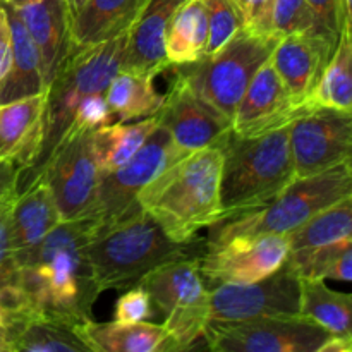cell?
I'll return each instance as SVG.
<instances>
[{
	"mask_svg": "<svg viewBox=\"0 0 352 352\" xmlns=\"http://www.w3.org/2000/svg\"><path fill=\"white\" fill-rule=\"evenodd\" d=\"M93 232L88 217L62 220L52 229L19 263L21 305L74 327L89 322L102 294L88 254Z\"/></svg>",
	"mask_w": 352,
	"mask_h": 352,
	"instance_id": "6da1fadb",
	"label": "cell"
},
{
	"mask_svg": "<svg viewBox=\"0 0 352 352\" xmlns=\"http://www.w3.org/2000/svg\"><path fill=\"white\" fill-rule=\"evenodd\" d=\"M222 164L220 148L191 151L144 186L138 201L174 241L195 239L199 229L223 219L220 205Z\"/></svg>",
	"mask_w": 352,
	"mask_h": 352,
	"instance_id": "7a4b0ae2",
	"label": "cell"
},
{
	"mask_svg": "<svg viewBox=\"0 0 352 352\" xmlns=\"http://www.w3.org/2000/svg\"><path fill=\"white\" fill-rule=\"evenodd\" d=\"M206 239L174 241L146 212L96 234L88 254L100 291H126L140 284L150 272L179 260L201 258Z\"/></svg>",
	"mask_w": 352,
	"mask_h": 352,
	"instance_id": "3957f363",
	"label": "cell"
},
{
	"mask_svg": "<svg viewBox=\"0 0 352 352\" xmlns=\"http://www.w3.org/2000/svg\"><path fill=\"white\" fill-rule=\"evenodd\" d=\"M291 126L256 138L229 134L223 155L220 205L223 219L274 201L296 177Z\"/></svg>",
	"mask_w": 352,
	"mask_h": 352,
	"instance_id": "277c9868",
	"label": "cell"
},
{
	"mask_svg": "<svg viewBox=\"0 0 352 352\" xmlns=\"http://www.w3.org/2000/svg\"><path fill=\"white\" fill-rule=\"evenodd\" d=\"M129 31L89 47L72 48L47 88L43 143L33 167L21 172L19 191L33 182L55 148L60 144L82 98L105 93L117 72L122 71Z\"/></svg>",
	"mask_w": 352,
	"mask_h": 352,
	"instance_id": "5b68a950",
	"label": "cell"
},
{
	"mask_svg": "<svg viewBox=\"0 0 352 352\" xmlns=\"http://www.w3.org/2000/svg\"><path fill=\"white\" fill-rule=\"evenodd\" d=\"M352 195V164L296 177L274 201L260 208L227 217L210 227L206 244L234 236L291 234L308 220Z\"/></svg>",
	"mask_w": 352,
	"mask_h": 352,
	"instance_id": "8992f818",
	"label": "cell"
},
{
	"mask_svg": "<svg viewBox=\"0 0 352 352\" xmlns=\"http://www.w3.org/2000/svg\"><path fill=\"white\" fill-rule=\"evenodd\" d=\"M277 41V38L241 30L219 52L203 55L192 64L175 65L174 71L199 98L232 122L248 86L270 58Z\"/></svg>",
	"mask_w": 352,
	"mask_h": 352,
	"instance_id": "52a82bcc",
	"label": "cell"
},
{
	"mask_svg": "<svg viewBox=\"0 0 352 352\" xmlns=\"http://www.w3.org/2000/svg\"><path fill=\"white\" fill-rule=\"evenodd\" d=\"M184 155L188 151L179 148L168 131L158 124L129 162L100 177L91 206L82 215L95 226L93 237L143 212L138 201L141 189Z\"/></svg>",
	"mask_w": 352,
	"mask_h": 352,
	"instance_id": "ba28073f",
	"label": "cell"
},
{
	"mask_svg": "<svg viewBox=\"0 0 352 352\" xmlns=\"http://www.w3.org/2000/svg\"><path fill=\"white\" fill-rule=\"evenodd\" d=\"M150 294L162 325L168 330L174 352L191 351L205 340L210 322V289L199 268V258L172 261L150 272L140 282Z\"/></svg>",
	"mask_w": 352,
	"mask_h": 352,
	"instance_id": "9c48e42d",
	"label": "cell"
},
{
	"mask_svg": "<svg viewBox=\"0 0 352 352\" xmlns=\"http://www.w3.org/2000/svg\"><path fill=\"white\" fill-rule=\"evenodd\" d=\"M330 337L302 315L210 320L205 329L206 347L219 352H318Z\"/></svg>",
	"mask_w": 352,
	"mask_h": 352,
	"instance_id": "30bf717a",
	"label": "cell"
},
{
	"mask_svg": "<svg viewBox=\"0 0 352 352\" xmlns=\"http://www.w3.org/2000/svg\"><path fill=\"white\" fill-rule=\"evenodd\" d=\"M291 241L287 234L234 236L217 244H206L199 268L206 282L251 284L280 270L289 260Z\"/></svg>",
	"mask_w": 352,
	"mask_h": 352,
	"instance_id": "8fae6325",
	"label": "cell"
},
{
	"mask_svg": "<svg viewBox=\"0 0 352 352\" xmlns=\"http://www.w3.org/2000/svg\"><path fill=\"white\" fill-rule=\"evenodd\" d=\"M292 315H301V277L289 261L261 280L219 284L210 289V320L234 322Z\"/></svg>",
	"mask_w": 352,
	"mask_h": 352,
	"instance_id": "7c38bea8",
	"label": "cell"
},
{
	"mask_svg": "<svg viewBox=\"0 0 352 352\" xmlns=\"http://www.w3.org/2000/svg\"><path fill=\"white\" fill-rule=\"evenodd\" d=\"M298 177L352 164V112L316 105L291 124Z\"/></svg>",
	"mask_w": 352,
	"mask_h": 352,
	"instance_id": "4fadbf2b",
	"label": "cell"
},
{
	"mask_svg": "<svg viewBox=\"0 0 352 352\" xmlns=\"http://www.w3.org/2000/svg\"><path fill=\"white\" fill-rule=\"evenodd\" d=\"M91 133L65 134L36 175L52 189L62 220L85 215L96 195L102 172L93 155Z\"/></svg>",
	"mask_w": 352,
	"mask_h": 352,
	"instance_id": "5bb4252c",
	"label": "cell"
},
{
	"mask_svg": "<svg viewBox=\"0 0 352 352\" xmlns=\"http://www.w3.org/2000/svg\"><path fill=\"white\" fill-rule=\"evenodd\" d=\"M157 117L174 143L188 153L208 146L220 148L232 133L230 120L199 98L177 74Z\"/></svg>",
	"mask_w": 352,
	"mask_h": 352,
	"instance_id": "9a60e30c",
	"label": "cell"
},
{
	"mask_svg": "<svg viewBox=\"0 0 352 352\" xmlns=\"http://www.w3.org/2000/svg\"><path fill=\"white\" fill-rule=\"evenodd\" d=\"M309 109L313 107L299 105L292 98L268 58L258 69L237 105L230 129L239 138L263 136L291 126Z\"/></svg>",
	"mask_w": 352,
	"mask_h": 352,
	"instance_id": "2e32d148",
	"label": "cell"
},
{
	"mask_svg": "<svg viewBox=\"0 0 352 352\" xmlns=\"http://www.w3.org/2000/svg\"><path fill=\"white\" fill-rule=\"evenodd\" d=\"M336 47L316 33L287 34L277 41L270 62L299 105L313 107V91Z\"/></svg>",
	"mask_w": 352,
	"mask_h": 352,
	"instance_id": "e0dca14e",
	"label": "cell"
},
{
	"mask_svg": "<svg viewBox=\"0 0 352 352\" xmlns=\"http://www.w3.org/2000/svg\"><path fill=\"white\" fill-rule=\"evenodd\" d=\"M0 352H91L78 327L31 311L26 306L6 309Z\"/></svg>",
	"mask_w": 352,
	"mask_h": 352,
	"instance_id": "ac0fdd59",
	"label": "cell"
},
{
	"mask_svg": "<svg viewBox=\"0 0 352 352\" xmlns=\"http://www.w3.org/2000/svg\"><path fill=\"white\" fill-rule=\"evenodd\" d=\"M47 91L0 105V160L33 167L43 143Z\"/></svg>",
	"mask_w": 352,
	"mask_h": 352,
	"instance_id": "d6986e66",
	"label": "cell"
},
{
	"mask_svg": "<svg viewBox=\"0 0 352 352\" xmlns=\"http://www.w3.org/2000/svg\"><path fill=\"white\" fill-rule=\"evenodd\" d=\"M40 52L45 82H52L72 50V9L69 0H38L16 9Z\"/></svg>",
	"mask_w": 352,
	"mask_h": 352,
	"instance_id": "ffe728a7",
	"label": "cell"
},
{
	"mask_svg": "<svg viewBox=\"0 0 352 352\" xmlns=\"http://www.w3.org/2000/svg\"><path fill=\"white\" fill-rule=\"evenodd\" d=\"M62 222L52 189L41 177L21 189L9 212V237L17 265Z\"/></svg>",
	"mask_w": 352,
	"mask_h": 352,
	"instance_id": "44dd1931",
	"label": "cell"
},
{
	"mask_svg": "<svg viewBox=\"0 0 352 352\" xmlns=\"http://www.w3.org/2000/svg\"><path fill=\"white\" fill-rule=\"evenodd\" d=\"M184 2L188 0H148L129 31L122 71L155 78L170 67L165 55V31Z\"/></svg>",
	"mask_w": 352,
	"mask_h": 352,
	"instance_id": "7402d4cb",
	"label": "cell"
},
{
	"mask_svg": "<svg viewBox=\"0 0 352 352\" xmlns=\"http://www.w3.org/2000/svg\"><path fill=\"white\" fill-rule=\"evenodd\" d=\"M91 352H174V342L164 325L150 322L95 323L78 327Z\"/></svg>",
	"mask_w": 352,
	"mask_h": 352,
	"instance_id": "603a6c76",
	"label": "cell"
},
{
	"mask_svg": "<svg viewBox=\"0 0 352 352\" xmlns=\"http://www.w3.org/2000/svg\"><path fill=\"white\" fill-rule=\"evenodd\" d=\"M148 0H86L72 16V48L89 47L131 31Z\"/></svg>",
	"mask_w": 352,
	"mask_h": 352,
	"instance_id": "cb8c5ba5",
	"label": "cell"
},
{
	"mask_svg": "<svg viewBox=\"0 0 352 352\" xmlns=\"http://www.w3.org/2000/svg\"><path fill=\"white\" fill-rule=\"evenodd\" d=\"M6 10L12 33V64L6 81L0 86V105L47 91L43 64L36 45L31 40L16 9L6 6Z\"/></svg>",
	"mask_w": 352,
	"mask_h": 352,
	"instance_id": "d4e9b609",
	"label": "cell"
},
{
	"mask_svg": "<svg viewBox=\"0 0 352 352\" xmlns=\"http://www.w3.org/2000/svg\"><path fill=\"white\" fill-rule=\"evenodd\" d=\"M208 19L201 0H188L174 14L165 31V55L170 64H192L206 54Z\"/></svg>",
	"mask_w": 352,
	"mask_h": 352,
	"instance_id": "484cf974",
	"label": "cell"
},
{
	"mask_svg": "<svg viewBox=\"0 0 352 352\" xmlns=\"http://www.w3.org/2000/svg\"><path fill=\"white\" fill-rule=\"evenodd\" d=\"M157 126L158 117L153 116L134 120L133 124H107L93 131L91 148L102 175L117 170L126 162H129Z\"/></svg>",
	"mask_w": 352,
	"mask_h": 352,
	"instance_id": "4316f807",
	"label": "cell"
},
{
	"mask_svg": "<svg viewBox=\"0 0 352 352\" xmlns=\"http://www.w3.org/2000/svg\"><path fill=\"white\" fill-rule=\"evenodd\" d=\"M153 76L119 71L105 91L107 103L117 122L146 119L160 112L165 96L157 91Z\"/></svg>",
	"mask_w": 352,
	"mask_h": 352,
	"instance_id": "83f0119b",
	"label": "cell"
},
{
	"mask_svg": "<svg viewBox=\"0 0 352 352\" xmlns=\"http://www.w3.org/2000/svg\"><path fill=\"white\" fill-rule=\"evenodd\" d=\"M301 315L322 325L330 336L352 340V294L333 291L325 280L301 278Z\"/></svg>",
	"mask_w": 352,
	"mask_h": 352,
	"instance_id": "f1b7e54d",
	"label": "cell"
},
{
	"mask_svg": "<svg viewBox=\"0 0 352 352\" xmlns=\"http://www.w3.org/2000/svg\"><path fill=\"white\" fill-rule=\"evenodd\" d=\"M289 263L301 278L352 282V241H337L309 250L291 251Z\"/></svg>",
	"mask_w": 352,
	"mask_h": 352,
	"instance_id": "f546056e",
	"label": "cell"
},
{
	"mask_svg": "<svg viewBox=\"0 0 352 352\" xmlns=\"http://www.w3.org/2000/svg\"><path fill=\"white\" fill-rule=\"evenodd\" d=\"M311 103L313 107H332L352 112V40L346 34H340L332 58L313 91Z\"/></svg>",
	"mask_w": 352,
	"mask_h": 352,
	"instance_id": "4dcf8cb0",
	"label": "cell"
},
{
	"mask_svg": "<svg viewBox=\"0 0 352 352\" xmlns=\"http://www.w3.org/2000/svg\"><path fill=\"white\" fill-rule=\"evenodd\" d=\"M287 236L291 251L309 250L337 241H352V195L313 217Z\"/></svg>",
	"mask_w": 352,
	"mask_h": 352,
	"instance_id": "1f68e13d",
	"label": "cell"
},
{
	"mask_svg": "<svg viewBox=\"0 0 352 352\" xmlns=\"http://www.w3.org/2000/svg\"><path fill=\"white\" fill-rule=\"evenodd\" d=\"M14 199L0 205V302L3 309L21 305L19 265L14 258L9 237V212Z\"/></svg>",
	"mask_w": 352,
	"mask_h": 352,
	"instance_id": "d6a6232c",
	"label": "cell"
},
{
	"mask_svg": "<svg viewBox=\"0 0 352 352\" xmlns=\"http://www.w3.org/2000/svg\"><path fill=\"white\" fill-rule=\"evenodd\" d=\"M208 19V47L205 55L219 52L241 31L239 17L230 0H201Z\"/></svg>",
	"mask_w": 352,
	"mask_h": 352,
	"instance_id": "836d02e7",
	"label": "cell"
},
{
	"mask_svg": "<svg viewBox=\"0 0 352 352\" xmlns=\"http://www.w3.org/2000/svg\"><path fill=\"white\" fill-rule=\"evenodd\" d=\"M272 33L284 38L294 33H313V16L308 0H275Z\"/></svg>",
	"mask_w": 352,
	"mask_h": 352,
	"instance_id": "e575fe53",
	"label": "cell"
},
{
	"mask_svg": "<svg viewBox=\"0 0 352 352\" xmlns=\"http://www.w3.org/2000/svg\"><path fill=\"white\" fill-rule=\"evenodd\" d=\"M112 120L113 116L109 109V103H107L105 93H93V95L82 98V102L79 103L67 133H91L98 127L107 126Z\"/></svg>",
	"mask_w": 352,
	"mask_h": 352,
	"instance_id": "d590c367",
	"label": "cell"
},
{
	"mask_svg": "<svg viewBox=\"0 0 352 352\" xmlns=\"http://www.w3.org/2000/svg\"><path fill=\"white\" fill-rule=\"evenodd\" d=\"M230 3L239 17L241 30L260 36L275 38L272 33L275 0H230Z\"/></svg>",
	"mask_w": 352,
	"mask_h": 352,
	"instance_id": "8d00e7d4",
	"label": "cell"
},
{
	"mask_svg": "<svg viewBox=\"0 0 352 352\" xmlns=\"http://www.w3.org/2000/svg\"><path fill=\"white\" fill-rule=\"evenodd\" d=\"M313 16V33L337 45L344 24L342 0H308Z\"/></svg>",
	"mask_w": 352,
	"mask_h": 352,
	"instance_id": "74e56055",
	"label": "cell"
},
{
	"mask_svg": "<svg viewBox=\"0 0 352 352\" xmlns=\"http://www.w3.org/2000/svg\"><path fill=\"white\" fill-rule=\"evenodd\" d=\"M155 311L157 309H155L148 291L143 285L138 284L134 287L126 289V292L117 299L113 320L122 323L146 322V320L153 318Z\"/></svg>",
	"mask_w": 352,
	"mask_h": 352,
	"instance_id": "f35d334b",
	"label": "cell"
},
{
	"mask_svg": "<svg viewBox=\"0 0 352 352\" xmlns=\"http://www.w3.org/2000/svg\"><path fill=\"white\" fill-rule=\"evenodd\" d=\"M12 64V33L6 6L0 2V86L6 81Z\"/></svg>",
	"mask_w": 352,
	"mask_h": 352,
	"instance_id": "ab89813d",
	"label": "cell"
},
{
	"mask_svg": "<svg viewBox=\"0 0 352 352\" xmlns=\"http://www.w3.org/2000/svg\"><path fill=\"white\" fill-rule=\"evenodd\" d=\"M21 170L9 162L0 160V205L10 201L19 192Z\"/></svg>",
	"mask_w": 352,
	"mask_h": 352,
	"instance_id": "60d3db41",
	"label": "cell"
},
{
	"mask_svg": "<svg viewBox=\"0 0 352 352\" xmlns=\"http://www.w3.org/2000/svg\"><path fill=\"white\" fill-rule=\"evenodd\" d=\"M318 352H352V340L342 337H330Z\"/></svg>",
	"mask_w": 352,
	"mask_h": 352,
	"instance_id": "b9f144b4",
	"label": "cell"
},
{
	"mask_svg": "<svg viewBox=\"0 0 352 352\" xmlns=\"http://www.w3.org/2000/svg\"><path fill=\"white\" fill-rule=\"evenodd\" d=\"M344 7V24H342V33L352 40V0H342Z\"/></svg>",
	"mask_w": 352,
	"mask_h": 352,
	"instance_id": "7bdbcfd3",
	"label": "cell"
},
{
	"mask_svg": "<svg viewBox=\"0 0 352 352\" xmlns=\"http://www.w3.org/2000/svg\"><path fill=\"white\" fill-rule=\"evenodd\" d=\"M2 3H6V6H10L14 7V9H19V7H24V6H30V3L33 2H38V0H0Z\"/></svg>",
	"mask_w": 352,
	"mask_h": 352,
	"instance_id": "ee69618b",
	"label": "cell"
},
{
	"mask_svg": "<svg viewBox=\"0 0 352 352\" xmlns=\"http://www.w3.org/2000/svg\"><path fill=\"white\" fill-rule=\"evenodd\" d=\"M85 2L86 0H69V6H71V9H72V16H74L76 10H78Z\"/></svg>",
	"mask_w": 352,
	"mask_h": 352,
	"instance_id": "f6af8a7d",
	"label": "cell"
},
{
	"mask_svg": "<svg viewBox=\"0 0 352 352\" xmlns=\"http://www.w3.org/2000/svg\"><path fill=\"white\" fill-rule=\"evenodd\" d=\"M3 320H6V309H3L2 302H0V329H2L3 325Z\"/></svg>",
	"mask_w": 352,
	"mask_h": 352,
	"instance_id": "bcb514c9",
	"label": "cell"
}]
</instances>
